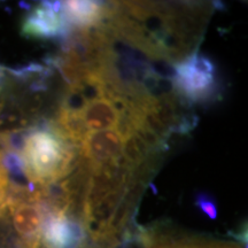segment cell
Masks as SVG:
<instances>
[{
  "mask_svg": "<svg viewBox=\"0 0 248 248\" xmlns=\"http://www.w3.org/2000/svg\"><path fill=\"white\" fill-rule=\"evenodd\" d=\"M4 70H5V68H2L1 66H0V80H1L2 77H4Z\"/></svg>",
  "mask_w": 248,
  "mask_h": 248,
  "instance_id": "ba28073f",
  "label": "cell"
},
{
  "mask_svg": "<svg viewBox=\"0 0 248 248\" xmlns=\"http://www.w3.org/2000/svg\"><path fill=\"white\" fill-rule=\"evenodd\" d=\"M106 14V2L70 0L63 1L62 17L73 28H92L98 26Z\"/></svg>",
  "mask_w": 248,
  "mask_h": 248,
  "instance_id": "5b68a950",
  "label": "cell"
},
{
  "mask_svg": "<svg viewBox=\"0 0 248 248\" xmlns=\"http://www.w3.org/2000/svg\"><path fill=\"white\" fill-rule=\"evenodd\" d=\"M123 138L115 129L86 133L79 146L90 170H95L122 159Z\"/></svg>",
  "mask_w": 248,
  "mask_h": 248,
  "instance_id": "7a4b0ae2",
  "label": "cell"
},
{
  "mask_svg": "<svg viewBox=\"0 0 248 248\" xmlns=\"http://www.w3.org/2000/svg\"><path fill=\"white\" fill-rule=\"evenodd\" d=\"M70 28L61 14H55L48 7L47 1H43L24 17L21 32L29 38L60 40Z\"/></svg>",
  "mask_w": 248,
  "mask_h": 248,
  "instance_id": "277c9868",
  "label": "cell"
},
{
  "mask_svg": "<svg viewBox=\"0 0 248 248\" xmlns=\"http://www.w3.org/2000/svg\"><path fill=\"white\" fill-rule=\"evenodd\" d=\"M12 222L26 248H40L45 213L37 202L22 201L8 204Z\"/></svg>",
  "mask_w": 248,
  "mask_h": 248,
  "instance_id": "3957f363",
  "label": "cell"
},
{
  "mask_svg": "<svg viewBox=\"0 0 248 248\" xmlns=\"http://www.w3.org/2000/svg\"><path fill=\"white\" fill-rule=\"evenodd\" d=\"M80 116L88 131L93 132L115 128L120 113L109 99L100 97L89 101L80 111Z\"/></svg>",
  "mask_w": 248,
  "mask_h": 248,
  "instance_id": "8992f818",
  "label": "cell"
},
{
  "mask_svg": "<svg viewBox=\"0 0 248 248\" xmlns=\"http://www.w3.org/2000/svg\"><path fill=\"white\" fill-rule=\"evenodd\" d=\"M195 203L202 212L208 215L210 218H216L217 217V207L212 198L207 193H198Z\"/></svg>",
  "mask_w": 248,
  "mask_h": 248,
  "instance_id": "52a82bcc",
  "label": "cell"
},
{
  "mask_svg": "<svg viewBox=\"0 0 248 248\" xmlns=\"http://www.w3.org/2000/svg\"><path fill=\"white\" fill-rule=\"evenodd\" d=\"M173 66L176 70L173 92L183 104L191 107L193 104H206L217 98L216 66L208 57L195 49Z\"/></svg>",
  "mask_w": 248,
  "mask_h": 248,
  "instance_id": "6da1fadb",
  "label": "cell"
}]
</instances>
